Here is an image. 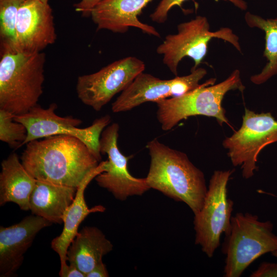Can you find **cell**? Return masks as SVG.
I'll return each instance as SVG.
<instances>
[{"label":"cell","mask_w":277,"mask_h":277,"mask_svg":"<svg viewBox=\"0 0 277 277\" xmlns=\"http://www.w3.org/2000/svg\"><path fill=\"white\" fill-rule=\"evenodd\" d=\"M21 160L36 180L75 188L100 162L82 141L65 135L28 143Z\"/></svg>","instance_id":"cell-1"},{"label":"cell","mask_w":277,"mask_h":277,"mask_svg":"<svg viewBox=\"0 0 277 277\" xmlns=\"http://www.w3.org/2000/svg\"><path fill=\"white\" fill-rule=\"evenodd\" d=\"M150 156L147 182L177 202L185 203L194 214L203 207L207 191L204 173L185 153L172 149L155 138L147 143Z\"/></svg>","instance_id":"cell-2"},{"label":"cell","mask_w":277,"mask_h":277,"mask_svg":"<svg viewBox=\"0 0 277 277\" xmlns=\"http://www.w3.org/2000/svg\"><path fill=\"white\" fill-rule=\"evenodd\" d=\"M45 61L42 52L1 50L0 109L17 115L37 105L43 93Z\"/></svg>","instance_id":"cell-3"},{"label":"cell","mask_w":277,"mask_h":277,"mask_svg":"<svg viewBox=\"0 0 277 277\" xmlns=\"http://www.w3.org/2000/svg\"><path fill=\"white\" fill-rule=\"evenodd\" d=\"M215 78H210L184 95L156 102V116L162 129L169 130L181 121L195 115L214 117L221 126L226 124L232 128L222 102L229 91L244 90L240 71L234 70L226 80L215 85Z\"/></svg>","instance_id":"cell-4"},{"label":"cell","mask_w":277,"mask_h":277,"mask_svg":"<svg viewBox=\"0 0 277 277\" xmlns=\"http://www.w3.org/2000/svg\"><path fill=\"white\" fill-rule=\"evenodd\" d=\"M231 224L222 245L226 255L224 276L239 277L260 256L277 250V235L272 232L270 221H261L251 213H236Z\"/></svg>","instance_id":"cell-5"},{"label":"cell","mask_w":277,"mask_h":277,"mask_svg":"<svg viewBox=\"0 0 277 277\" xmlns=\"http://www.w3.org/2000/svg\"><path fill=\"white\" fill-rule=\"evenodd\" d=\"M176 34L167 35L163 43L156 48V52L163 55V62L175 76L180 62L185 57L194 61L191 70L196 69L206 56L208 46L213 38L223 39L231 44L241 52L238 35L228 27H222L211 31L207 17L198 15L177 26Z\"/></svg>","instance_id":"cell-6"},{"label":"cell","mask_w":277,"mask_h":277,"mask_svg":"<svg viewBox=\"0 0 277 277\" xmlns=\"http://www.w3.org/2000/svg\"><path fill=\"white\" fill-rule=\"evenodd\" d=\"M57 105L53 103L47 108L38 104L26 113L14 115V120L26 127V139L23 143L44 137L65 135L76 137L85 143L100 162V150L101 134L111 122V117L106 115L95 119L92 125L85 128H79L82 121L72 116H61L55 113Z\"/></svg>","instance_id":"cell-7"},{"label":"cell","mask_w":277,"mask_h":277,"mask_svg":"<svg viewBox=\"0 0 277 277\" xmlns=\"http://www.w3.org/2000/svg\"><path fill=\"white\" fill-rule=\"evenodd\" d=\"M233 170H216L209 181L204 204L194 214L195 243L201 246L208 257L212 258L220 245L223 233L231 230L233 202L227 197V186Z\"/></svg>","instance_id":"cell-8"},{"label":"cell","mask_w":277,"mask_h":277,"mask_svg":"<svg viewBox=\"0 0 277 277\" xmlns=\"http://www.w3.org/2000/svg\"><path fill=\"white\" fill-rule=\"evenodd\" d=\"M277 142V121L271 113H256L245 109L240 128L223 142L234 166H241L246 179L253 176L261 150Z\"/></svg>","instance_id":"cell-9"},{"label":"cell","mask_w":277,"mask_h":277,"mask_svg":"<svg viewBox=\"0 0 277 277\" xmlns=\"http://www.w3.org/2000/svg\"><path fill=\"white\" fill-rule=\"evenodd\" d=\"M145 69L134 56L117 60L99 71L79 76L76 84L78 98L85 105L100 111L117 93L122 92Z\"/></svg>","instance_id":"cell-10"},{"label":"cell","mask_w":277,"mask_h":277,"mask_svg":"<svg viewBox=\"0 0 277 277\" xmlns=\"http://www.w3.org/2000/svg\"><path fill=\"white\" fill-rule=\"evenodd\" d=\"M207 73L205 68L197 67L188 75L161 80L143 72L112 104V110L115 113L127 111L146 102L181 96L198 87Z\"/></svg>","instance_id":"cell-11"},{"label":"cell","mask_w":277,"mask_h":277,"mask_svg":"<svg viewBox=\"0 0 277 277\" xmlns=\"http://www.w3.org/2000/svg\"><path fill=\"white\" fill-rule=\"evenodd\" d=\"M119 128L114 123L101 134L100 150L101 154H107L108 166L107 170L98 174L95 180L115 199L123 201L129 196L142 195L150 188L146 178H136L129 173L127 165L131 156H125L117 145Z\"/></svg>","instance_id":"cell-12"},{"label":"cell","mask_w":277,"mask_h":277,"mask_svg":"<svg viewBox=\"0 0 277 277\" xmlns=\"http://www.w3.org/2000/svg\"><path fill=\"white\" fill-rule=\"evenodd\" d=\"M56 39L52 10L48 3L25 0L17 13L15 51L42 52Z\"/></svg>","instance_id":"cell-13"},{"label":"cell","mask_w":277,"mask_h":277,"mask_svg":"<svg viewBox=\"0 0 277 277\" xmlns=\"http://www.w3.org/2000/svg\"><path fill=\"white\" fill-rule=\"evenodd\" d=\"M51 222L34 214L9 227H0V276H14L36 234Z\"/></svg>","instance_id":"cell-14"},{"label":"cell","mask_w":277,"mask_h":277,"mask_svg":"<svg viewBox=\"0 0 277 277\" xmlns=\"http://www.w3.org/2000/svg\"><path fill=\"white\" fill-rule=\"evenodd\" d=\"M153 0H103L92 10V20L97 30L106 29L125 33L135 27L149 35L160 37L153 26L141 22L138 16Z\"/></svg>","instance_id":"cell-15"},{"label":"cell","mask_w":277,"mask_h":277,"mask_svg":"<svg viewBox=\"0 0 277 277\" xmlns=\"http://www.w3.org/2000/svg\"><path fill=\"white\" fill-rule=\"evenodd\" d=\"M108 160L100 162L98 165L86 176L77 188L74 199L64 213V227L60 235L52 240L51 248L59 255L61 268L63 271L67 266V252L71 242L78 233V227L90 213L102 212L105 208L102 205L89 208L85 200V190L90 182L100 173L108 169Z\"/></svg>","instance_id":"cell-16"},{"label":"cell","mask_w":277,"mask_h":277,"mask_svg":"<svg viewBox=\"0 0 277 277\" xmlns=\"http://www.w3.org/2000/svg\"><path fill=\"white\" fill-rule=\"evenodd\" d=\"M36 180L26 170L15 153L1 163L0 206L8 202L16 204L21 209L30 210V197Z\"/></svg>","instance_id":"cell-17"},{"label":"cell","mask_w":277,"mask_h":277,"mask_svg":"<svg viewBox=\"0 0 277 277\" xmlns=\"http://www.w3.org/2000/svg\"><path fill=\"white\" fill-rule=\"evenodd\" d=\"M113 246L96 227L86 226L78 232L67 252V261L86 275L102 262Z\"/></svg>","instance_id":"cell-18"},{"label":"cell","mask_w":277,"mask_h":277,"mask_svg":"<svg viewBox=\"0 0 277 277\" xmlns=\"http://www.w3.org/2000/svg\"><path fill=\"white\" fill-rule=\"evenodd\" d=\"M77 188L36 180L29 200L33 214L62 224L64 213L72 203Z\"/></svg>","instance_id":"cell-19"},{"label":"cell","mask_w":277,"mask_h":277,"mask_svg":"<svg viewBox=\"0 0 277 277\" xmlns=\"http://www.w3.org/2000/svg\"><path fill=\"white\" fill-rule=\"evenodd\" d=\"M244 19L250 28L260 29L265 33L263 56L267 62L260 73L250 78L253 84L259 85L277 74V17L265 18L248 11L245 14Z\"/></svg>","instance_id":"cell-20"},{"label":"cell","mask_w":277,"mask_h":277,"mask_svg":"<svg viewBox=\"0 0 277 277\" xmlns=\"http://www.w3.org/2000/svg\"><path fill=\"white\" fill-rule=\"evenodd\" d=\"M25 0H0L1 50L15 51L18 9Z\"/></svg>","instance_id":"cell-21"},{"label":"cell","mask_w":277,"mask_h":277,"mask_svg":"<svg viewBox=\"0 0 277 277\" xmlns=\"http://www.w3.org/2000/svg\"><path fill=\"white\" fill-rule=\"evenodd\" d=\"M27 130L23 124L14 120V115L0 109V140L10 147L18 148L23 145Z\"/></svg>","instance_id":"cell-22"},{"label":"cell","mask_w":277,"mask_h":277,"mask_svg":"<svg viewBox=\"0 0 277 277\" xmlns=\"http://www.w3.org/2000/svg\"><path fill=\"white\" fill-rule=\"evenodd\" d=\"M187 0H162L154 11L150 15V18L159 24L164 23L168 18L169 11L173 7H181L182 4ZM231 3L235 7L242 11L248 8L247 2L244 0H222Z\"/></svg>","instance_id":"cell-23"},{"label":"cell","mask_w":277,"mask_h":277,"mask_svg":"<svg viewBox=\"0 0 277 277\" xmlns=\"http://www.w3.org/2000/svg\"><path fill=\"white\" fill-rule=\"evenodd\" d=\"M250 277L277 276V263L262 262Z\"/></svg>","instance_id":"cell-24"},{"label":"cell","mask_w":277,"mask_h":277,"mask_svg":"<svg viewBox=\"0 0 277 277\" xmlns=\"http://www.w3.org/2000/svg\"><path fill=\"white\" fill-rule=\"evenodd\" d=\"M103 0H81L74 5L76 11L80 12L83 16H90L93 8Z\"/></svg>","instance_id":"cell-25"},{"label":"cell","mask_w":277,"mask_h":277,"mask_svg":"<svg viewBox=\"0 0 277 277\" xmlns=\"http://www.w3.org/2000/svg\"><path fill=\"white\" fill-rule=\"evenodd\" d=\"M109 276L106 265L103 261L86 275V277H108Z\"/></svg>","instance_id":"cell-26"},{"label":"cell","mask_w":277,"mask_h":277,"mask_svg":"<svg viewBox=\"0 0 277 277\" xmlns=\"http://www.w3.org/2000/svg\"><path fill=\"white\" fill-rule=\"evenodd\" d=\"M59 275L61 277H86L76 267L69 264L63 271L59 272Z\"/></svg>","instance_id":"cell-27"},{"label":"cell","mask_w":277,"mask_h":277,"mask_svg":"<svg viewBox=\"0 0 277 277\" xmlns=\"http://www.w3.org/2000/svg\"><path fill=\"white\" fill-rule=\"evenodd\" d=\"M271 253L273 256L277 258V250L272 252Z\"/></svg>","instance_id":"cell-28"},{"label":"cell","mask_w":277,"mask_h":277,"mask_svg":"<svg viewBox=\"0 0 277 277\" xmlns=\"http://www.w3.org/2000/svg\"><path fill=\"white\" fill-rule=\"evenodd\" d=\"M40 1L44 3H48V0H39Z\"/></svg>","instance_id":"cell-29"}]
</instances>
